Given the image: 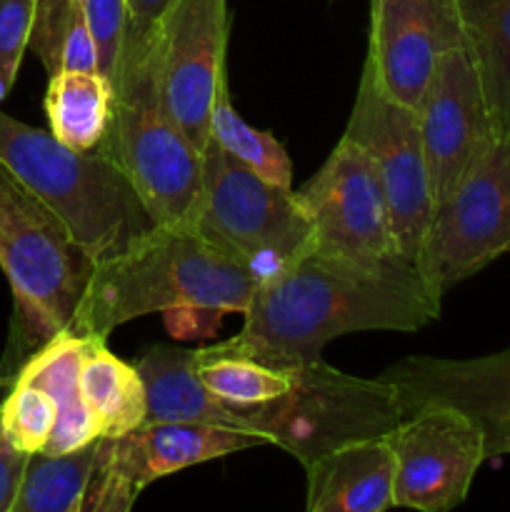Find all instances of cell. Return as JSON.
I'll use <instances>...</instances> for the list:
<instances>
[{"instance_id":"obj_1","label":"cell","mask_w":510,"mask_h":512,"mask_svg":"<svg viewBox=\"0 0 510 512\" xmlns=\"http://www.w3.org/2000/svg\"><path fill=\"white\" fill-rule=\"evenodd\" d=\"M440 295L413 260L353 258L310 245L273 278L255 285L243 330L215 343L273 368L320 360L348 333H415L440 315Z\"/></svg>"},{"instance_id":"obj_2","label":"cell","mask_w":510,"mask_h":512,"mask_svg":"<svg viewBox=\"0 0 510 512\" xmlns=\"http://www.w3.org/2000/svg\"><path fill=\"white\" fill-rule=\"evenodd\" d=\"M255 278L243 263L190 228L155 225L113 258L95 263L70 333L108 338L150 313L218 320L245 313Z\"/></svg>"},{"instance_id":"obj_3","label":"cell","mask_w":510,"mask_h":512,"mask_svg":"<svg viewBox=\"0 0 510 512\" xmlns=\"http://www.w3.org/2000/svg\"><path fill=\"white\" fill-rule=\"evenodd\" d=\"M150 45L153 40L125 35L123 53L110 75L108 133L95 153L125 175L155 225L195 230L203 203V150L165 113L155 88Z\"/></svg>"},{"instance_id":"obj_4","label":"cell","mask_w":510,"mask_h":512,"mask_svg":"<svg viewBox=\"0 0 510 512\" xmlns=\"http://www.w3.org/2000/svg\"><path fill=\"white\" fill-rule=\"evenodd\" d=\"M0 160L63 218L95 263L155 228L133 185L105 155L68 148L50 130L0 113Z\"/></svg>"},{"instance_id":"obj_5","label":"cell","mask_w":510,"mask_h":512,"mask_svg":"<svg viewBox=\"0 0 510 512\" xmlns=\"http://www.w3.org/2000/svg\"><path fill=\"white\" fill-rule=\"evenodd\" d=\"M95 260L75 243L58 213L0 160V270L15 300L25 348L70 330Z\"/></svg>"},{"instance_id":"obj_6","label":"cell","mask_w":510,"mask_h":512,"mask_svg":"<svg viewBox=\"0 0 510 512\" xmlns=\"http://www.w3.org/2000/svg\"><path fill=\"white\" fill-rule=\"evenodd\" d=\"M290 373L288 393L238 413L248 433L293 455L303 468L345 443L393 433L405 415L398 390L385 375L355 378L323 358L290 365Z\"/></svg>"},{"instance_id":"obj_7","label":"cell","mask_w":510,"mask_h":512,"mask_svg":"<svg viewBox=\"0 0 510 512\" xmlns=\"http://www.w3.org/2000/svg\"><path fill=\"white\" fill-rule=\"evenodd\" d=\"M195 230L243 263L255 283L273 278L313 245V225L295 190L268 183L215 143L203 150V203Z\"/></svg>"},{"instance_id":"obj_8","label":"cell","mask_w":510,"mask_h":512,"mask_svg":"<svg viewBox=\"0 0 510 512\" xmlns=\"http://www.w3.org/2000/svg\"><path fill=\"white\" fill-rule=\"evenodd\" d=\"M510 253V138L495 135L430 215L415 265L435 295Z\"/></svg>"},{"instance_id":"obj_9","label":"cell","mask_w":510,"mask_h":512,"mask_svg":"<svg viewBox=\"0 0 510 512\" xmlns=\"http://www.w3.org/2000/svg\"><path fill=\"white\" fill-rule=\"evenodd\" d=\"M228 0H170L153 33L160 103L198 150L210 143V110L228 85Z\"/></svg>"},{"instance_id":"obj_10","label":"cell","mask_w":510,"mask_h":512,"mask_svg":"<svg viewBox=\"0 0 510 512\" xmlns=\"http://www.w3.org/2000/svg\"><path fill=\"white\" fill-rule=\"evenodd\" d=\"M388 443L395 458V508L453 510L468 498L475 473L488 460L483 423L440 400L403 415Z\"/></svg>"},{"instance_id":"obj_11","label":"cell","mask_w":510,"mask_h":512,"mask_svg":"<svg viewBox=\"0 0 510 512\" xmlns=\"http://www.w3.org/2000/svg\"><path fill=\"white\" fill-rule=\"evenodd\" d=\"M343 135L373 158L388 200L395 248L405 260L415 263L433 215L418 113L390 100L368 63L363 65L353 113Z\"/></svg>"},{"instance_id":"obj_12","label":"cell","mask_w":510,"mask_h":512,"mask_svg":"<svg viewBox=\"0 0 510 512\" xmlns=\"http://www.w3.org/2000/svg\"><path fill=\"white\" fill-rule=\"evenodd\" d=\"M295 198L313 225L315 248L368 260L400 255L378 168L345 135Z\"/></svg>"},{"instance_id":"obj_13","label":"cell","mask_w":510,"mask_h":512,"mask_svg":"<svg viewBox=\"0 0 510 512\" xmlns=\"http://www.w3.org/2000/svg\"><path fill=\"white\" fill-rule=\"evenodd\" d=\"M463 45L453 0H370L365 63L390 100L418 113L435 68Z\"/></svg>"},{"instance_id":"obj_14","label":"cell","mask_w":510,"mask_h":512,"mask_svg":"<svg viewBox=\"0 0 510 512\" xmlns=\"http://www.w3.org/2000/svg\"><path fill=\"white\" fill-rule=\"evenodd\" d=\"M418 125L435 208L495 138L478 73L463 45L448 50L435 68L418 108Z\"/></svg>"},{"instance_id":"obj_15","label":"cell","mask_w":510,"mask_h":512,"mask_svg":"<svg viewBox=\"0 0 510 512\" xmlns=\"http://www.w3.org/2000/svg\"><path fill=\"white\" fill-rule=\"evenodd\" d=\"M108 445L115 468L143 493V488L165 475L240 450L268 445V440L223 425L145 420L143 425L120 438H108Z\"/></svg>"},{"instance_id":"obj_16","label":"cell","mask_w":510,"mask_h":512,"mask_svg":"<svg viewBox=\"0 0 510 512\" xmlns=\"http://www.w3.org/2000/svg\"><path fill=\"white\" fill-rule=\"evenodd\" d=\"M308 512H385L395 508V458L383 438L345 443L305 465Z\"/></svg>"},{"instance_id":"obj_17","label":"cell","mask_w":510,"mask_h":512,"mask_svg":"<svg viewBox=\"0 0 510 512\" xmlns=\"http://www.w3.org/2000/svg\"><path fill=\"white\" fill-rule=\"evenodd\" d=\"M85 338L70 330L53 335L28 355L13 380L35 385L55 400L58 418L43 453H70L100 438L93 413L80 390Z\"/></svg>"},{"instance_id":"obj_18","label":"cell","mask_w":510,"mask_h":512,"mask_svg":"<svg viewBox=\"0 0 510 512\" xmlns=\"http://www.w3.org/2000/svg\"><path fill=\"white\" fill-rule=\"evenodd\" d=\"M148 395V420L173 423H208L243 430V418L235 408L215 398L198 378L195 350L175 345H153L135 363Z\"/></svg>"},{"instance_id":"obj_19","label":"cell","mask_w":510,"mask_h":512,"mask_svg":"<svg viewBox=\"0 0 510 512\" xmlns=\"http://www.w3.org/2000/svg\"><path fill=\"white\" fill-rule=\"evenodd\" d=\"M495 135L510 138V0H453Z\"/></svg>"},{"instance_id":"obj_20","label":"cell","mask_w":510,"mask_h":512,"mask_svg":"<svg viewBox=\"0 0 510 512\" xmlns=\"http://www.w3.org/2000/svg\"><path fill=\"white\" fill-rule=\"evenodd\" d=\"M80 390L100 438H120L148 420V395L138 368L110 353L105 338H85Z\"/></svg>"},{"instance_id":"obj_21","label":"cell","mask_w":510,"mask_h":512,"mask_svg":"<svg viewBox=\"0 0 510 512\" xmlns=\"http://www.w3.org/2000/svg\"><path fill=\"white\" fill-rule=\"evenodd\" d=\"M43 105L60 143L93 153L108 133L113 83L100 70H60L50 75Z\"/></svg>"},{"instance_id":"obj_22","label":"cell","mask_w":510,"mask_h":512,"mask_svg":"<svg viewBox=\"0 0 510 512\" xmlns=\"http://www.w3.org/2000/svg\"><path fill=\"white\" fill-rule=\"evenodd\" d=\"M95 455L98 440L70 453L28 455L10 512H83Z\"/></svg>"},{"instance_id":"obj_23","label":"cell","mask_w":510,"mask_h":512,"mask_svg":"<svg viewBox=\"0 0 510 512\" xmlns=\"http://www.w3.org/2000/svg\"><path fill=\"white\" fill-rule=\"evenodd\" d=\"M195 370L200 383L235 410L270 403L288 393L293 383L290 368H273L248 355L220 350L218 345L195 350Z\"/></svg>"},{"instance_id":"obj_24","label":"cell","mask_w":510,"mask_h":512,"mask_svg":"<svg viewBox=\"0 0 510 512\" xmlns=\"http://www.w3.org/2000/svg\"><path fill=\"white\" fill-rule=\"evenodd\" d=\"M28 50L50 75L60 70H98L83 0H35Z\"/></svg>"},{"instance_id":"obj_25","label":"cell","mask_w":510,"mask_h":512,"mask_svg":"<svg viewBox=\"0 0 510 512\" xmlns=\"http://www.w3.org/2000/svg\"><path fill=\"white\" fill-rule=\"evenodd\" d=\"M210 143L223 148L230 158L238 160L240 165L253 170L268 183L293 190V163H290V155L285 153L283 143H278L265 130L245 123L235 113L228 85L220 90L213 110H210Z\"/></svg>"},{"instance_id":"obj_26","label":"cell","mask_w":510,"mask_h":512,"mask_svg":"<svg viewBox=\"0 0 510 512\" xmlns=\"http://www.w3.org/2000/svg\"><path fill=\"white\" fill-rule=\"evenodd\" d=\"M58 408L45 390L13 380L8 395L0 400V425L3 433L20 453L33 455L45 450L55 428Z\"/></svg>"},{"instance_id":"obj_27","label":"cell","mask_w":510,"mask_h":512,"mask_svg":"<svg viewBox=\"0 0 510 512\" xmlns=\"http://www.w3.org/2000/svg\"><path fill=\"white\" fill-rule=\"evenodd\" d=\"M35 0H0V103L8 98L28 50Z\"/></svg>"},{"instance_id":"obj_28","label":"cell","mask_w":510,"mask_h":512,"mask_svg":"<svg viewBox=\"0 0 510 512\" xmlns=\"http://www.w3.org/2000/svg\"><path fill=\"white\" fill-rule=\"evenodd\" d=\"M138 495L140 490L115 468L108 438H98V455L85 490L83 512H128Z\"/></svg>"},{"instance_id":"obj_29","label":"cell","mask_w":510,"mask_h":512,"mask_svg":"<svg viewBox=\"0 0 510 512\" xmlns=\"http://www.w3.org/2000/svg\"><path fill=\"white\" fill-rule=\"evenodd\" d=\"M83 8L98 53V70L110 78L123 53L128 5L125 0H83Z\"/></svg>"},{"instance_id":"obj_30","label":"cell","mask_w":510,"mask_h":512,"mask_svg":"<svg viewBox=\"0 0 510 512\" xmlns=\"http://www.w3.org/2000/svg\"><path fill=\"white\" fill-rule=\"evenodd\" d=\"M25 460H28V455L20 453V450L5 438L3 425H0V512L13 510V500L15 495H18Z\"/></svg>"},{"instance_id":"obj_31","label":"cell","mask_w":510,"mask_h":512,"mask_svg":"<svg viewBox=\"0 0 510 512\" xmlns=\"http://www.w3.org/2000/svg\"><path fill=\"white\" fill-rule=\"evenodd\" d=\"M125 5H128L125 35L133 40H153L155 25L168 10L170 0H125Z\"/></svg>"}]
</instances>
